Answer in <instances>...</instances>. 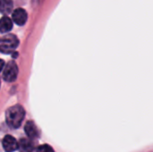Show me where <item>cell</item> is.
I'll list each match as a JSON object with an SVG mask.
<instances>
[{
	"label": "cell",
	"instance_id": "obj_1",
	"mask_svg": "<svg viewBox=\"0 0 153 152\" xmlns=\"http://www.w3.org/2000/svg\"><path fill=\"white\" fill-rule=\"evenodd\" d=\"M25 111L20 105H15L9 108L5 112V120L9 127L13 129L19 128L24 119Z\"/></svg>",
	"mask_w": 153,
	"mask_h": 152
},
{
	"label": "cell",
	"instance_id": "obj_2",
	"mask_svg": "<svg viewBox=\"0 0 153 152\" xmlns=\"http://www.w3.org/2000/svg\"><path fill=\"white\" fill-rule=\"evenodd\" d=\"M19 44V39L15 35L7 34L0 39V52L10 53L13 51Z\"/></svg>",
	"mask_w": 153,
	"mask_h": 152
},
{
	"label": "cell",
	"instance_id": "obj_3",
	"mask_svg": "<svg viewBox=\"0 0 153 152\" xmlns=\"http://www.w3.org/2000/svg\"><path fill=\"white\" fill-rule=\"evenodd\" d=\"M18 75V67H17V65L13 62V61H11L9 62L4 69V73H3V78L4 81L6 82H13L15 81L16 77Z\"/></svg>",
	"mask_w": 153,
	"mask_h": 152
},
{
	"label": "cell",
	"instance_id": "obj_4",
	"mask_svg": "<svg viewBox=\"0 0 153 152\" xmlns=\"http://www.w3.org/2000/svg\"><path fill=\"white\" fill-rule=\"evenodd\" d=\"M3 148L5 152H13L18 150L19 143L13 136L6 135L3 139Z\"/></svg>",
	"mask_w": 153,
	"mask_h": 152
},
{
	"label": "cell",
	"instance_id": "obj_5",
	"mask_svg": "<svg viewBox=\"0 0 153 152\" xmlns=\"http://www.w3.org/2000/svg\"><path fill=\"white\" fill-rule=\"evenodd\" d=\"M27 18H28V14H27V12L22 8H18V9H15L13 13V16H12V19L13 21L18 24V25H23L25 24L26 21H27Z\"/></svg>",
	"mask_w": 153,
	"mask_h": 152
},
{
	"label": "cell",
	"instance_id": "obj_6",
	"mask_svg": "<svg viewBox=\"0 0 153 152\" xmlns=\"http://www.w3.org/2000/svg\"><path fill=\"white\" fill-rule=\"evenodd\" d=\"M24 131L30 139H35V138L39 137L38 128L32 121H29L26 123V125L24 126Z\"/></svg>",
	"mask_w": 153,
	"mask_h": 152
},
{
	"label": "cell",
	"instance_id": "obj_7",
	"mask_svg": "<svg viewBox=\"0 0 153 152\" xmlns=\"http://www.w3.org/2000/svg\"><path fill=\"white\" fill-rule=\"evenodd\" d=\"M12 28H13V22L9 17L4 16L0 19V32L1 33H6L10 31Z\"/></svg>",
	"mask_w": 153,
	"mask_h": 152
},
{
	"label": "cell",
	"instance_id": "obj_8",
	"mask_svg": "<svg viewBox=\"0 0 153 152\" xmlns=\"http://www.w3.org/2000/svg\"><path fill=\"white\" fill-rule=\"evenodd\" d=\"M21 152H32L33 144L29 139H22L19 142V148Z\"/></svg>",
	"mask_w": 153,
	"mask_h": 152
},
{
	"label": "cell",
	"instance_id": "obj_9",
	"mask_svg": "<svg viewBox=\"0 0 153 152\" xmlns=\"http://www.w3.org/2000/svg\"><path fill=\"white\" fill-rule=\"evenodd\" d=\"M12 0H0V12L4 14H8L13 10Z\"/></svg>",
	"mask_w": 153,
	"mask_h": 152
},
{
	"label": "cell",
	"instance_id": "obj_10",
	"mask_svg": "<svg viewBox=\"0 0 153 152\" xmlns=\"http://www.w3.org/2000/svg\"><path fill=\"white\" fill-rule=\"evenodd\" d=\"M36 152H54V150L51 146L48 145V144H44V145H40L37 148Z\"/></svg>",
	"mask_w": 153,
	"mask_h": 152
},
{
	"label": "cell",
	"instance_id": "obj_11",
	"mask_svg": "<svg viewBox=\"0 0 153 152\" xmlns=\"http://www.w3.org/2000/svg\"><path fill=\"white\" fill-rule=\"evenodd\" d=\"M4 62L2 60V59H0V72L3 70V68H4Z\"/></svg>",
	"mask_w": 153,
	"mask_h": 152
},
{
	"label": "cell",
	"instance_id": "obj_12",
	"mask_svg": "<svg viewBox=\"0 0 153 152\" xmlns=\"http://www.w3.org/2000/svg\"><path fill=\"white\" fill-rule=\"evenodd\" d=\"M35 1H39V0H35Z\"/></svg>",
	"mask_w": 153,
	"mask_h": 152
}]
</instances>
